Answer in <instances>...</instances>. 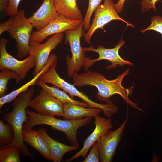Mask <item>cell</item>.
<instances>
[{
    "instance_id": "d4e9b609",
    "label": "cell",
    "mask_w": 162,
    "mask_h": 162,
    "mask_svg": "<svg viewBox=\"0 0 162 162\" xmlns=\"http://www.w3.org/2000/svg\"><path fill=\"white\" fill-rule=\"evenodd\" d=\"M103 0H89L88 7L85 17L83 19V29L88 30L90 26V20L92 14L100 4Z\"/></svg>"
},
{
    "instance_id": "1f68e13d",
    "label": "cell",
    "mask_w": 162,
    "mask_h": 162,
    "mask_svg": "<svg viewBox=\"0 0 162 162\" xmlns=\"http://www.w3.org/2000/svg\"><path fill=\"white\" fill-rule=\"evenodd\" d=\"M10 0H0V10L1 12L5 14L8 6Z\"/></svg>"
},
{
    "instance_id": "4fadbf2b",
    "label": "cell",
    "mask_w": 162,
    "mask_h": 162,
    "mask_svg": "<svg viewBox=\"0 0 162 162\" xmlns=\"http://www.w3.org/2000/svg\"><path fill=\"white\" fill-rule=\"evenodd\" d=\"M125 43V41L122 39L118 44L113 48H106L102 45H100L97 49H95L93 46H91L89 47H84L83 48V50L84 52L93 51L98 53V58L92 60V65L98 61L106 60L111 63V65L106 67V68L108 69H114L118 66L121 67H124L125 65L133 66L134 65L133 64L129 61L123 59L118 54L119 49Z\"/></svg>"
},
{
    "instance_id": "7a4b0ae2",
    "label": "cell",
    "mask_w": 162,
    "mask_h": 162,
    "mask_svg": "<svg viewBox=\"0 0 162 162\" xmlns=\"http://www.w3.org/2000/svg\"><path fill=\"white\" fill-rule=\"evenodd\" d=\"M34 92V88L32 86L27 91L20 94L14 100L12 105V110L3 116L4 120L12 126L14 134L13 142L5 146H17L23 155L29 157L32 160L34 159V156L24 143L22 135L24 123L28 118L26 109L28 106L29 102L32 99Z\"/></svg>"
},
{
    "instance_id": "ffe728a7",
    "label": "cell",
    "mask_w": 162,
    "mask_h": 162,
    "mask_svg": "<svg viewBox=\"0 0 162 162\" xmlns=\"http://www.w3.org/2000/svg\"><path fill=\"white\" fill-rule=\"evenodd\" d=\"M54 4L59 15L73 20H83L76 0H54Z\"/></svg>"
},
{
    "instance_id": "d6986e66",
    "label": "cell",
    "mask_w": 162,
    "mask_h": 162,
    "mask_svg": "<svg viewBox=\"0 0 162 162\" xmlns=\"http://www.w3.org/2000/svg\"><path fill=\"white\" fill-rule=\"evenodd\" d=\"M103 111L98 108L86 107L75 104H64V115L65 119H72L91 117H94Z\"/></svg>"
},
{
    "instance_id": "5bb4252c",
    "label": "cell",
    "mask_w": 162,
    "mask_h": 162,
    "mask_svg": "<svg viewBox=\"0 0 162 162\" xmlns=\"http://www.w3.org/2000/svg\"><path fill=\"white\" fill-rule=\"evenodd\" d=\"M94 118L95 128L94 131L85 140L82 148L66 161L70 162L80 157L85 158L93 144L98 141L101 136L112 128L110 118L106 119L99 115Z\"/></svg>"
},
{
    "instance_id": "5b68a950",
    "label": "cell",
    "mask_w": 162,
    "mask_h": 162,
    "mask_svg": "<svg viewBox=\"0 0 162 162\" xmlns=\"http://www.w3.org/2000/svg\"><path fill=\"white\" fill-rule=\"evenodd\" d=\"M83 27L82 22L76 29L68 30L64 32V43L65 44L69 43L72 54L71 57L67 55L66 59L68 75L70 78L78 74L82 68L86 71L92 66V59L86 57L85 52L81 46V38L82 37H84L86 34Z\"/></svg>"
},
{
    "instance_id": "f546056e",
    "label": "cell",
    "mask_w": 162,
    "mask_h": 162,
    "mask_svg": "<svg viewBox=\"0 0 162 162\" xmlns=\"http://www.w3.org/2000/svg\"><path fill=\"white\" fill-rule=\"evenodd\" d=\"M159 0H142L141 4L142 5V10L144 11L145 9L148 10L152 8L155 10L156 9L155 7L156 2Z\"/></svg>"
},
{
    "instance_id": "3957f363",
    "label": "cell",
    "mask_w": 162,
    "mask_h": 162,
    "mask_svg": "<svg viewBox=\"0 0 162 162\" xmlns=\"http://www.w3.org/2000/svg\"><path fill=\"white\" fill-rule=\"evenodd\" d=\"M28 118L23 126V129L32 128L33 127L41 124L48 125L54 129L60 131L66 135L67 139L72 145L78 147L77 132L79 128L90 123L92 117L62 120L53 116L45 115L26 110Z\"/></svg>"
},
{
    "instance_id": "ba28073f",
    "label": "cell",
    "mask_w": 162,
    "mask_h": 162,
    "mask_svg": "<svg viewBox=\"0 0 162 162\" xmlns=\"http://www.w3.org/2000/svg\"><path fill=\"white\" fill-rule=\"evenodd\" d=\"M64 36L63 32H62L54 34L43 43L30 41L29 55L33 56L36 61L33 77L44 68L48 60L50 52L62 42Z\"/></svg>"
},
{
    "instance_id": "603a6c76",
    "label": "cell",
    "mask_w": 162,
    "mask_h": 162,
    "mask_svg": "<svg viewBox=\"0 0 162 162\" xmlns=\"http://www.w3.org/2000/svg\"><path fill=\"white\" fill-rule=\"evenodd\" d=\"M0 97L5 95L7 91L8 84L9 81L14 79L16 82L19 83L21 80L18 75L13 70L5 68L0 69Z\"/></svg>"
},
{
    "instance_id": "6da1fadb",
    "label": "cell",
    "mask_w": 162,
    "mask_h": 162,
    "mask_svg": "<svg viewBox=\"0 0 162 162\" xmlns=\"http://www.w3.org/2000/svg\"><path fill=\"white\" fill-rule=\"evenodd\" d=\"M129 69H127L115 79L108 80L100 73L87 70L72 77L74 85L82 87L90 86L96 87L98 92L96 97L98 100L108 103L111 101L110 98L114 94L120 95L126 103L130 106L141 111L138 104L133 102L129 98L131 95L134 86L129 88L123 86L122 82L124 77L128 75Z\"/></svg>"
},
{
    "instance_id": "8992f818",
    "label": "cell",
    "mask_w": 162,
    "mask_h": 162,
    "mask_svg": "<svg viewBox=\"0 0 162 162\" xmlns=\"http://www.w3.org/2000/svg\"><path fill=\"white\" fill-rule=\"evenodd\" d=\"M14 21L8 31L10 37L16 42V55L20 59L29 55L30 39L34 28L21 10L14 16Z\"/></svg>"
},
{
    "instance_id": "484cf974",
    "label": "cell",
    "mask_w": 162,
    "mask_h": 162,
    "mask_svg": "<svg viewBox=\"0 0 162 162\" xmlns=\"http://www.w3.org/2000/svg\"><path fill=\"white\" fill-rule=\"evenodd\" d=\"M91 150L83 162H98L100 161L99 148L98 141L94 143Z\"/></svg>"
},
{
    "instance_id": "52a82bcc",
    "label": "cell",
    "mask_w": 162,
    "mask_h": 162,
    "mask_svg": "<svg viewBox=\"0 0 162 162\" xmlns=\"http://www.w3.org/2000/svg\"><path fill=\"white\" fill-rule=\"evenodd\" d=\"M103 4H100L95 10L94 17L92 23L87 32L85 34L84 40L86 42L91 44V39L94 32L98 28L103 29L104 26L112 21L118 20L122 21L127 24L134 27L118 15L115 8L113 0H104Z\"/></svg>"
},
{
    "instance_id": "4dcf8cb0",
    "label": "cell",
    "mask_w": 162,
    "mask_h": 162,
    "mask_svg": "<svg viewBox=\"0 0 162 162\" xmlns=\"http://www.w3.org/2000/svg\"><path fill=\"white\" fill-rule=\"evenodd\" d=\"M126 0H119L118 2L114 4L116 11L118 14L120 13L124 8V4Z\"/></svg>"
},
{
    "instance_id": "f1b7e54d",
    "label": "cell",
    "mask_w": 162,
    "mask_h": 162,
    "mask_svg": "<svg viewBox=\"0 0 162 162\" xmlns=\"http://www.w3.org/2000/svg\"><path fill=\"white\" fill-rule=\"evenodd\" d=\"M14 16L10 17L9 18L0 24V35H1L5 31H8L13 24L14 20Z\"/></svg>"
},
{
    "instance_id": "9c48e42d",
    "label": "cell",
    "mask_w": 162,
    "mask_h": 162,
    "mask_svg": "<svg viewBox=\"0 0 162 162\" xmlns=\"http://www.w3.org/2000/svg\"><path fill=\"white\" fill-rule=\"evenodd\" d=\"M9 42L7 39L3 38L0 39V69L5 68L13 70L21 80H22L26 77L29 71L35 67V59L29 55L22 60L14 58L6 50V45Z\"/></svg>"
},
{
    "instance_id": "7402d4cb",
    "label": "cell",
    "mask_w": 162,
    "mask_h": 162,
    "mask_svg": "<svg viewBox=\"0 0 162 162\" xmlns=\"http://www.w3.org/2000/svg\"><path fill=\"white\" fill-rule=\"evenodd\" d=\"M0 162H20V148L14 145L0 146Z\"/></svg>"
},
{
    "instance_id": "44dd1931",
    "label": "cell",
    "mask_w": 162,
    "mask_h": 162,
    "mask_svg": "<svg viewBox=\"0 0 162 162\" xmlns=\"http://www.w3.org/2000/svg\"><path fill=\"white\" fill-rule=\"evenodd\" d=\"M36 84L40 87L51 95L64 104L70 103L80 105L85 107H89L88 104L85 102H81L73 99L64 91L59 89L56 86H50L46 83L38 79Z\"/></svg>"
},
{
    "instance_id": "4316f807",
    "label": "cell",
    "mask_w": 162,
    "mask_h": 162,
    "mask_svg": "<svg viewBox=\"0 0 162 162\" xmlns=\"http://www.w3.org/2000/svg\"><path fill=\"white\" fill-rule=\"evenodd\" d=\"M151 21L152 22L149 26L141 31L144 33L147 31L152 30L159 32L162 35V17L154 16L151 18Z\"/></svg>"
},
{
    "instance_id": "277c9868",
    "label": "cell",
    "mask_w": 162,
    "mask_h": 162,
    "mask_svg": "<svg viewBox=\"0 0 162 162\" xmlns=\"http://www.w3.org/2000/svg\"><path fill=\"white\" fill-rule=\"evenodd\" d=\"M57 60L56 61L48 70L42 74L39 79L46 83H50L61 88L68 93L73 98L77 97L87 103L89 107L98 108L102 109L104 114L109 118L112 116L117 112L118 108L111 101L106 104H100L95 102L90 99L83 93L79 91L73 84L67 82L60 77L56 71Z\"/></svg>"
},
{
    "instance_id": "9a60e30c",
    "label": "cell",
    "mask_w": 162,
    "mask_h": 162,
    "mask_svg": "<svg viewBox=\"0 0 162 162\" xmlns=\"http://www.w3.org/2000/svg\"><path fill=\"white\" fill-rule=\"evenodd\" d=\"M59 16L54 5V0H44L40 8L28 19L33 27L39 31Z\"/></svg>"
},
{
    "instance_id": "cb8c5ba5",
    "label": "cell",
    "mask_w": 162,
    "mask_h": 162,
    "mask_svg": "<svg viewBox=\"0 0 162 162\" xmlns=\"http://www.w3.org/2000/svg\"><path fill=\"white\" fill-rule=\"evenodd\" d=\"M14 137V134L12 126L8 122L0 120V145H8L12 143Z\"/></svg>"
},
{
    "instance_id": "2e32d148",
    "label": "cell",
    "mask_w": 162,
    "mask_h": 162,
    "mask_svg": "<svg viewBox=\"0 0 162 162\" xmlns=\"http://www.w3.org/2000/svg\"><path fill=\"white\" fill-rule=\"evenodd\" d=\"M22 137L23 141L36 149L44 157L53 161V158L48 145L38 130H34L31 128L24 129Z\"/></svg>"
},
{
    "instance_id": "8fae6325",
    "label": "cell",
    "mask_w": 162,
    "mask_h": 162,
    "mask_svg": "<svg viewBox=\"0 0 162 162\" xmlns=\"http://www.w3.org/2000/svg\"><path fill=\"white\" fill-rule=\"evenodd\" d=\"M28 106L39 114L63 116L64 104L42 89L39 93L29 102Z\"/></svg>"
},
{
    "instance_id": "30bf717a",
    "label": "cell",
    "mask_w": 162,
    "mask_h": 162,
    "mask_svg": "<svg viewBox=\"0 0 162 162\" xmlns=\"http://www.w3.org/2000/svg\"><path fill=\"white\" fill-rule=\"evenodd\" d=\"M128 120V116L117 129L114 131L109 130L101 136L98 141L100 161H112Z\"/></svg>"
},
{
    "instance_id": "e0dca14e",
    "label": "cell",
    "mask_w": 162,
    "mask_h": 162,
    "mask_svg": "<svg viewBox=\"0 0 162 162\" xmlns=\"http://www.w3.org/2000/svg\"><path fill=\"white\" fill-rule=\"evenodd\" d=\"M57 60V57L56 55L53 53L51 54L44 68L37 75L33 77L32 80L18 89L0 97V108L4 104L14 100L20 94L27 91L31 86L35 85L37 80L39 79L40 76L47 71L53 63Z\"/></svg>"
},
{
    "instance_id": "83f0119b",
    "label": "cell",
    "mask_w": 162,
    "mask_h": 162,
    "mask_svg": "<svg viewBox=\"0 0 162 162\" xmlns=\"http://www.w3.org/2000/svg\"><path fill=\"white\" fill-rule=\"evenodd\" d=\"M21 0H10L8 6L5 12L6 16H15L19 12L18 7Z\"/></svg>"
},
{
    "instance_id": "7c38bea8",
    "label": "cell",
    "mask_w": 162,
    "mask_h": 162,
    "mask_svg": "<svg viewBox=\"0 0 162 162\" xmlns=\"http://www.w3.org/2000/svg\"><path fill=\"white\" fill-rule=\"evenodd\" d=\"M83 21L73 20L59 15L43 29L33 32L31 36L30 41L41 43L52 35L63 32L68 30L76 29Z\"/></svg>"
},
{
    "instance_id": "ac0fdd59",
    "label": "cell",
    "mask_w": 162,
    "mask_h": 162,
    "mask_svg": "<svg viewBox=\"0 0 162 162\" xmlns=\"http://www.w3.org/2000/svg\"><path fill=\"white\" fill-rule=\"evenodd\" d=\"M46 141L53 158V162H60L63 156L69 152L76 150L78 147L68 146L56 141L51 138L44 128L38 130Z\"/></svg>"
},
{
    "instance_id": "d6a6232c",
    "label": "cell",
    "mask_w": 162,
    "mask_h": 162,
    "mask_svg": "<svg viewBox=\"0 0 162 162\" xmlns=\"http://www.w3.org/2000/svg\"><path fill=\"white\" fill-rule=\"evenodd\" d=\"M81 1H83V0H81Z\"/></svg>"
}]
</instances>
